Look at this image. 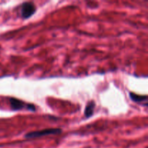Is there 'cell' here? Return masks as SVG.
Masks as SVG:
<instances>
[{
	"label": "cell",
	"instance_id": "277c9868",
	"mask_svg": "<svg viewBox=\"0 0 148 148\" xmlns=\"http://www.w3.org/2000/svg\"><path fill=\"white\" fill-rule=\"evenodd\" d=\"M130 99L132 101H134V103H143L145 102V103L147 104V95H142L136 94L134 92H130Z\"/></svg>",
	"mask_w": 148,
	"mask_h": 148
},
{
	"label": "cell",
	"instance_id": "7a4b0ae2",
	"mask_svg": "<svg viewBox=\"0 0 148 148\" xmlns=\"http://www.w3.org/2000/svg\"><path fill=\"white\" fill-rule=\"evenodd\" d=\"M10 107L13 111H19V110H22L23 108H26V109L29 110L30 111H36V108L35 105L33 104H27L23 101L17 99V98H10Z\"/></svg>",
	"mask_w": 148,
	"mask_h": 148
},
{
	"label": "cell",
	"instance_id": "3957f363",
	"mask_svg": "<svg viewBox=\"0 0 148 148\" xmlns=\"http://www.w3.org/2000/svg\"><path fill=\"white\" fill-rule=\"evenodd\" d=\"M36 11V7L33 2L26 1L21 5L20 14L23 19H27L31 17Z\"/></svg>",
	"mask_w": 148,
	"mask_h": 148
},
{
	"label": "cell",
	"instance_id": "5b68a950",
	"mask_svg": "<svg viewBox=\"0 0 148 148\" xmlns=\"http://www.w3.org/2000/svg\"><path fill=\"white\" fill-rule=\"evenodd\" d=\"M95 108V103L93 101H91L88 103L85 108V118H90L94 114V109Z\"/></svg>",
	"mask_w": 148,
	"mask_h": 148
},
{
	"label": "cell",
	"instance_id": "6da1fadb",
	"mask_svg": "<svg viewBox=\"0 0 148 148\" xmlns=\"http://www.w3.org/2000/svg\"><path fill=\"white\" fill-rule=\"evenodd\" d=\"M62 130L59 128L45 129V130H39V131L30 132L25 134L24 137L25 139H36L38 137H41L43 136L51 135V134H61Z\"/></svg>",
	"mask_w": 148,
	"mask_h": 148
}]
</instances>
